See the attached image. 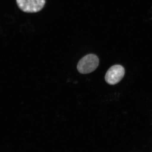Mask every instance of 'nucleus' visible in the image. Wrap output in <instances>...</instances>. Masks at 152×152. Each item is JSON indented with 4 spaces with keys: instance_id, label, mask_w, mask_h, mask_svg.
<instances>
[{
    "instance_id": "nucleus-1",
    "label": "nucleus",
    "mask_w": 152,
    "mask_h": 152,
    "mask_svg": "<svg viewBox=\"0 0 152 152\" xmlns=\"http://www.w3.org/2000/svg\"><path fill=\"white\" fill-rule=\"evenodd\" d=\"M99 64L98 57L94 54L86 55L79 61L77 66L78 71L83 74L91 73L97 68Z\"/></svg>"
},
{
    "instance_id": "nucleus-2",
    "label": "nucleus",
    "mask_w": 152,
    "mask_h": 152,
    "mask_svg": "<svg viewBox=\"0 0 152 152\" xmlns=\"http://www.w3.org/2000/svg\"><path fill=\"white\" fill-rule=\"evenodd\" d=\"M18 8L23 12L37 13L42 10L45 4V0H16Z\"/></svg>"
},
{
    "instance_id": "nucleus-3",
    "label": "nucleus",
    "mask_w": 152,
    "mask_h": 152,
    "mask_svg": "<svg viewBox=\"0 0 152 152\" xmlns=\"http://www.w3.org/2000/svg\"><path fill=\"white\" fill-rule=\"evenodd\" d=\"M125 75V69L122 66L114 65L106 72L105 80L108 84L114 85L118 83L123 79Z\"/></svg>"
}]
</instances>
